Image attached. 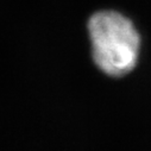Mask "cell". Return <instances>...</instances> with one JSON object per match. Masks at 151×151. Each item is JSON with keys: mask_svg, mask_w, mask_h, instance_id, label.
I'll list each match as a JSON object with an SVG mask.
<instances>
[{"mask_svg": "<svg viewBox=\"0 0 151 151\" xmlns=\"http://www.w3.org/2000/svg\"><path fill=\"white\" fill-rule=\"evenodd\" d=\"M92 56L109 76L130 73L139 56L140 37L133 23L117 11H99L88 20Z\"/></svg>", "mask_w": 151, "mask_h": 151, "instance_id": "6da1fadb", "label": "cell"}]
</instances>
